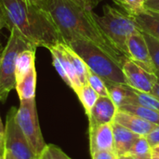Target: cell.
Segmentation results:
<instances>
[{
	"instance_id": "cell-37",
	"label": "cell",
	"mask_w": 159,
	"mask_h": 159,
	"mask_svg": "<svg viewBox=\"0 0 159 159\" xmlns=\"http://www.w3.org/2000/svg\"><path fill=\"white\" fill-rule=\"evenodd\" d=\"M4 135H5V126L3 125V122L0 117V136L4 138Z\"/></svg>"
},
{
	"instance_id": "cell-24",
	"label": "cell",
	"mask_w": 159,
	"mask_h": 159,
	"mask_svg": "<svg viewBox=\"0 0 159 159\" xmlns=\"http://www.w3.org/2000/svg\"><path fill=\"white\" fill-rule=\"evenodd\" d=\"M127 154L139 156V157H151L152 147L150 146L145 136H140Z\"/></svg>"
},
{
	"instance_id": "cell-42",
	"label": "cell",
	"mask_w": 159,
	"mask_h": 159,
	"mask_svg": "<svg viewBox=\"0 0 159 159\" xmlns=\"http://www.w3.org/2000/svg\"><path fill=\"white\" fill-rule=\"evenodd\" d=\"M3 156H4V148L0 147V159L3 157Z\"/></svg>"
},
{
	"instance_id": "cell-27",
	"label": "cell",
	"mask_w": 159,
	"mask_h": 159,
	"mask_svg": "<svg viewBox=\"0 0 159 159\" xmlns=\"http://www.w3.org/2000/svg\"><path fill=\"white\" fill-rule=\"evenodd\" d=\"M39 159H71L61 148L54 144H47Z\"/></svg>"
},
{
	"instance_id": "cell-4",
	"label": "cell",
	"mask_w": 159,
	"mask_h": 159,
	"mask_svg": "<svg viewBox=\"0 0 159 159\" xmlns=\"http://www.w3.org/2000/svg\"><path fill=\"white\" fill-rule=\"evenodd\" d=\"M102 16L95 13V19L116 48L128 59L126 42L133 34L141 31L134 18L110 5H105Z\"/></svg>"
},
{
	"instance_id": "cell-30",
	"label": "cell",
	"mask_w": 159,
	"mask_h": 159,
	"mask_svg": "<svg viewBox=\"0 0 159 159\" xmlns=\"http://www.w3.org/2000/svg\"><path fill=\"white\" fill-rule=\"evenodd\" d=\"M145 137L152 148L157 145H159V125H157L154 128V129Z\"/></svg>"
},
{
	"instance_id": "cell-6",
	"label": "cell",
	"mask_w": 159,
	"mask_h": 159,
	"mask_svg": "<svg viewBox=\"0 0 159 159\" xmlns=\"http://www.w3.org/2000/svg\"><path fill=\"white\" fill-rule=\"evenodd\" d=\"M16 120L34 154L39 157L47 143L39 125L35 98L20 101V107L16 112Z\"/></svg>"
},
{
	"instance_id": "cell-23",
	"label": "cell",
	"mask_w": 159,
	"mask_h": 159,
	"mask_svg": "<svg viewBox=\"0 0 159 159\" xmlns=\"http://www.w3.org/2000/svg\"><path fill=\"white\" fill-rule=\"evenodd\" d=\"M116 6L124 10L127 14L134 17L135 15L143 12L145 8L146 0H112Z\"/></svg>"
},
{
	"instance_id": "cell-11",
	"label": "cell",
	"mask_w": 159,
	"mask_h": 159,
	"mask_svg": "<svg viewBox=\"0 0 159 159\" xmlns=\"http://www.w3.org/2000/svg\"><path fill=\"white\" fill-rule=\"evenodd\" d=\"M113 122H116L127 128L130 131L140 136H146L157 126L156 124L150 123L139 117L138 116H135L131 113H128L122 110H117Z\"/></svg>"
},
{
	"instance_id": "cell-44",
	"label": "cell",
	"mask_w": 159,
	"mask_h": 159,
	"mask_svg": "<svg viewBox=\"0 0 159 159\" xmlns=\"http://www.w3.org/2000/svg\"><path fill=\"white\" fill-rule=\"evenodd\" d=\"M23 1H26V2H29V0H23ZM30 3V2H29Z\"/></svg>"
},
{
	"instance_id": "cell-9",
	"label": "cell",
	"mask_w": 159,
	"mask_h": 159,
	"mask_svg": "<svg viewBox=\"0 0 159 159\" xmlns=\"http://www.w3.org/2000/svg\"><path fill=\"white\" fill-rule=\"evenodd\" d=\"M128 59L133 61L146 71L156 74L157 68L153 62L149 47L142 31L131 34L126 42Z\"/></svg>"
},
{
	"instance_id": "cell-43",
	"label": "cell",
	"mask_w": 159,
	"mask_h": 159,
	"mask_svg": "<svg viewBox=\"0 0 159 159\" xmlns=\"http://www.w3.org/2000/svg\"><path fill=\"white\" fill-rule=\"evenodd\" d=\"M156 75H157V77L159 78V71H157V72H156Z\"/></svg>"
},
{
	"instance_id": "cell-12",
	"label": "cell",
	"mask_w": 159,
	"mask_h": 159,
	"mask_svg": "<svg viewBox=\"0 0 159 159\" xmlns=\"http://www.w3.org/2000/svg\"><path fill=\"white\" fill-rule=\"evenodd\" d=\"M117 110L110 97H99L89 116V124L112 123Z\"/></svg>"
},
{
	"instance_id": "cell-33",
	"label": "cell",
	"mask_w": 159,
	"mask_h": 159,
	"mask_svg": "<svg viewBox=\"0 0 159 159\" xmlns=\"http://www.w3.org/2000/svg\"><path fill=\"white\" fill-rule=\"evenodd\" d=\"M117 159H151V157H139V156H134L130 154H125V155L119 156Z\"/></svg>"
},
{
	"instance_id": "cell-19",
	"label": "cell",
	"mask_w": 159,
	"mask_h": 159,
	"mask_svg": "<svg viewBox=\"0 0 159 159\" xmlns=\"http://www.w3.org/2000/svg\"><path fill=\"white\" fill-rule=\"evenodd\" d=\"M64 48H65V52H66L69 60L71 61V62L76 72V75H77L81 84L82 85L87 84L88 76H89L90 70L89 69V67L87 66L85 61L82 60V58L75 50H73L67 44L64 45Z\"/></svg>"
},
{
	"instance_id": "cell-18",
	"label": "cell",
	"mask_w": 159,
	"mask_h": 159,
	"mask_svg": "<svg viewBox=\"0 0 159 159\" xmlns=\"http://www.w3.org/2000/svg\"><path fill=\"white\" fill-rule=\"evenodd\" d=\"M36 88V70L33 69L20 82L16 84V90L20 100H29L35 98Z\"/></svg>"
},
{
	"instance_id": "cell-26",
	"label": "cell",
	"mask_w": 159,
	"mask_h": 159,
	"mask_svg": "<svg viewBox=\"0 0 159 159\" xmlns=\"http://www.w3.org/2000/svg\"><path fill=\"white\" fill-rule=\"evenodd\" d=\"M142 32H143V34L146 39L147 45L149 47V50H150V54H151L153 62H154L157 70L159 71V40L143 31H142Z\"/></svg>"
},
{
	"instance_id": "cell-15",
	"label": "cell",
	"mask_w": 159,
	"mask_h": 159,
	"mask_svg": "<svg viewBox=\"0 0 159 159\" xmlns=\"http://www.w3.org/2000/svg\"><path fill=\"white\" fill-rule=\"evenodd\" d=\"M35 51L36 48H30L21 51L16 61L15 77L16 84L27 75L33 69L35 68Z\"/></svg>"
},
{
	"instance_id": "cell-16",
	"label": "cell",
	"mask_w": 159,
	"mask_h": 159,
	"mask_svg": "<svg viewBox=\"0 0 159 159\" xmlns=\"http://www.w3.org/2000/svg\"><path fill=\"white\" fill-rule=\"evenodd\" d=\"M126 104L140 105L159 112V101L151 93L143 92L132 89L127 85V100Z\"/></svg>"
},
{
	"instance_id": "cell-22",
	"label": "cell",
	"mask_w": 159,
	"mask_h": 159,
	"mask_svg": "<svg viewBox=\"0 0 159 159\" xmlns=\"http://www.w3.org/2000/svg\"><path fill=\"white\" fill-rule=\"evenodd\" d=\"M105 82V81H104ZM109 97L117 108L126 104L127 100V85L112 82H105Z\"/></svg>"
},
{
	"instance_id": "cell-7",
	"label": "cell",
	"mask_w": 159,
	"mask_h": 159,
	"mask_svg": "<svg viewBox=\"0 0 159 159\" xmlns=\"http://www.w3.org/2000/svg\"><path fill=\"white\" fill-rule=\"evenodd\" d=\"M16 112L17 109L15 107H11L7 115L4 135V150L17 159H39L34 154L17 123Z\"/></svg>"
},
{
	"instance_id": "cell-31",
	"label": "cell",
	"mask_w": 159,
	"mask_h": 159,
	"mask_svg": "<svg viewBox=\"0 0 159 159\" xmlns=\"http://www.w3.org/2000/svg\"><path fill=\"white\" fill-rule=\"evenodd\" d=\"M117 157L114 151H99L91 155L92 159H117Z\"/></svg>"
},
{
	"instance_id": "cell-13",
	"label": "cell",
	"mask_w": 159,
	"mask_h": 159,
	"mask_svg": "<svg viewBox=\"0 0 159 159\" xmlns=\"http://www.w3.org/2000/svg\"><path fill=\"white\" fill-rule=\"evenodd\" d=\"M112 129L114 134V152L117 157L127 154L140 135L116 122H112Z\"/></svg>"
},
{
	"instance_id": "cell-8",
	"label": "cell",
	"mask_w": 159,
	"mask_h": 159,
	"mask_svg": "<svg viewBox=\"0 0 159 159\" xmlns=\"http://www.w3.org/2000/svg\"><path fill=\"white\" fill-rule=\"evenodd\" d=\"M127 84L134 89L151 93L154 85L158 80L156 74L150 73L129 59H126L122 64Z\"/></svg>"
},
{
	"instance_id": "cell-5",
	"label": "cell",
	"mask_w": 159,
	"mask_h": 159,
	"mask_svg": "<svg viewBox=\"0 0 159 159\" xmlns=\"http://www.w3.org/2000/svg\"><path fill=\"white\" fill-rule=\"evenodd\" d=\"M35 48L18 31L10 30L7 45L0 53V101L5 102L9 92L16 88V61L24 49Z\"/></svg>"
},
{
	"instance_id": "cell-20",
	"label": "cell",
	"mask_w": 159,
	"mask_h": 159,
	"mask_svg": "<svg viewBox=\"0 0 159 159\" xmlns=\"http://www.w3.org/2000/svg\"><path fill=\"white\" fill-rule=\"evenodd\" d=\"M118 110H122L128 113H131L135 116H138L139 117L156 124L159 125V112L147 108V107H143V106H140V105H133V104H124L121 107L118 108Z\"/></svg>"
},
{
	"instance_id": "cell-40",
	"label": "cell",
	"mask_w": 159,
	"mask_h": 159,
	"mask_svg": "<svg viewBox=\"0 0 159 159\" xmlns=\"http://www.w3.org/2000/svg\"><path fill=\"white\" fill-rule=\"evenodd\" d=\"M151 159H159V155L158 154H156V153H153V152H152Z\"/></svg>"
},
{
	"instance_id": "cell-21",
	"label": "cell",
	"mask_w": 159,
	"mask_h": 159,
	"mask_svg": "<svg viewBox=\"0 0 159 159\" xmlns=\"http://www.w3.org/2000/svg\"><path fill=\"white\" fill-rule=\"evenodd\" d=\"M75 94L77 95L80 102L82 103V105L84 107L85 113L89 117L93 106L95 105V103L100 96L95 92V90L88 83L82 85V87L77 90V92Z\"/></svg>"
},
{
	"instance_id": "cell-36",
	"label": "cell",
	"mask_w": 159,
	"mask_h": 159,
	"mask_svg": "<svg viewBox=\"0 0 159 159\" xmlns=\"http://www.w3.org/2000/svg\"><path fill=\"white\" fill-rule=\"evenodd\" d=\"M7 27V23H6V20H5V18L4 16L2 15V13L0 12V33L2 31L3 28H6Z\"/></svg>"
},
{
	"instance_id": "cell-29",
	"label": "cell",
	"mask_w": 159,
	"mask_h": 159,
	"mask_svg": "<svg viewBox=\"0 0 159 159\" xmlns=\"http://www.w3.org/2000/svg\"><path fill=\"white\" fill-rule=\"evenodd\" d=\"M73 2L74 4L77 5L78 7L88 9V10H93V8L99 4L101 0H69Z\"/></svg>"
},
{
	"instance_id": "cell-38",
	"label": "cell",
	"mask_w": 159,
	"mask_h": 159,
	"mask_svg": "<svg viewBox=\"0 0 159 159\" xmlns=\"http://www.w3.org/2000/svg\"><path fill=\"white\" fill-rule=\"evenodd\" d=\"M4 159H17L15 158L12 155H10L8 152H7V151H5L4 150Z\"/></svg>"
},
{
	"instance_id": "cell-1",
	"label": "cell",
	"mask_w": 159,
	"mask_h": 159,
	"mask_svg": "<svg viewBox=\"0 0 159 159\" xmlns=\"http://www.w3.org/2000/svg\"><path fill=\"white\" fill-rule=\"evenodd\" d=\"M43 8L52 18L65 44L76 39L90 41L122 67L127 58L102 30L93 10L82 8L69 0H48Z\"/></svg>"
},
{
	"instance_id": "cell-14",
	"label": "cell",
	"mask_w": 159,
	"mask_h": 159,
	"mask_svg": "<svg viewBox=\"0 0 159 159\" xmlns=\"http://www.w3.org/2000/svg\"><path fill=\"white\" fill-rule=\"evenodd\" d=\"M64 45L65 43H60L52 48H49L48 50L50 51L52 56H55L60 62L61 63L69 80L71 83V89L76 93L77 90L82 87V84L76 75V72L71 62V61L69 60L66 52H65V48H64Z\"/></svg>"
},
{
	"instance_id": "cell-2",
	"label": "cell",
	"mask_w": 159,
	"mask_h": 159,
	"mask_svg": "<svg viewBox=\"0 0 159 159\" xmlns=\"http://www.w3.org/2000/svg\"><path fill=\"white\" fill-rule=\"evenodd\" d=\"M0 12L8 30L18 31L36 48L64 43L48 12L23 0H0Z\"/></svg>"
},
{
	"instance_id": "cell-34",
	"label": "cell",
	"mask_w": 159,
	"mask_h": 159,
	"mask_svg": "<svg viewBox=\"0 0 159 159\" xmlns=\"http://www.w3.org/2000/svg\"><path fill=\"white\" fill-rule=\"evenodd\" d=\"M151 94H152L154 97H156V98L159 101V78L158 80L156 82V84L154 85V88H153V89H152V91H151Z\"/></svg>"
},
{
	"instance_id": "cell-10",
	"label": "cell",
	"mask_w": 159,
	"mask_h": 159,
	"mask_svg": "<svg viewBox=\"0 0 159 159\" xmlns=\"http://www.w3.org/2000/svg\"><path fill=\"white\" fill-rule=\"evenodd\" d=\"M90 155L99 151H114V134L112 123L89 124Z\"/></svg>"
},
{
	"instance_id": "cell-28",
	"label": "cell",
	"mask_w": 159,
	"mask_h": 159,
	"mask_svg": "<svg viewBox=\"0 0 159 159\" xmlns=\"http://www.w3.org/2000/svg\"><path fill=\"white\" fill-rule=\"evenodd\" d=\"M51 56H52V55H51ZM52 64H53V66L55 67V69H56L57 73L59 74V75H60V76L61 77V79L64 81V83H65L68 87L71 88L70 80H69V78H68V76H67V75H66V73H65V71H64V69H63L61 63L60 62V61H59L55 56H52Z\"/></svg>"
},
{
	"instance_id": "cell-41",
	"label": "cell",
	"mask_w": 159,
	"mask_h": 159,
	"mask_svg": "<svg viewBox=\"0 0 159 159\" xmlns=\"http://www.w3.org/2000/svg\"><path fill=\"white\" fill-rule=\"evenodd\" d=\"M0 147L4 148V138L0 136Z\"/></svg>"
},
{
	"instance_id": "cell-25",
	"label": "cell",
	"mask_w": 159,
	"mask_h": 159,
	"mask_svg": "<svg viewBox=\"0 0 159 159\" xmlns=\"http://www.w3.org/2000/svg\"><path fill=\"white\" fill-rule=\"evenodd\" d=\"M88 84L95 90V92L100 97H109L108 89L104 80L91 71L89 72L88 76Z\"/></svg>"
},
{
	"instance_id": "cell-39",
	"label": "cell",
	"mask_w": 159,
	"mask_h": 159,
	"mask_svg": "<svg viewBox=\"0 0 159 159\" xmlns=\"http://www.w3.org/2000/svg\"><path fill=\"white\" fill-rule=\"evenodd\" d=\"M152 152L153 153H156V154H158L159 155V145H157L155 147L152 148Z\"/></svg>"
},
{
	"instance_id": "cell-35",
	"label": "cell",
	"mask_w": 159,
	"mask_h": 159,
	"mask_svg": "<svg viewBox=\"0 0 159 159\" xmlns=\"http://www.w3.org/2000/svg\"><path fill=\"white\" fill-rule=\"evenodd\" d=\"M48 1V0H29L30 3H32L34 5H36V6H39L41 7H44Z\"/></svg>"
},
{
	"instance_id": "cell-17",
	"label": "cell",
	"mask_w": 159,
	"mask_h": 159,
	"mask_svg": "<svg viewBox=\"0 0 159 159\" xmlns=\"http://www.w3.org/2000/svg\"><path fill=\"white\" fill-rule=\"evenodd\" d=\"M133 18L142 31L159 40V14L146 9Z\"/></svg>"
},
{
	"instance_id": "cell-45",
	"label": "cell",
	"mask_w": 159,
	"mask_h": 159,
	"mask_svg": "<svg viewBox=\"0 0 159 159\" xmlns=\"http://www.w3.org/2000/svg\"><path fill=\"white\" fill-rule=\"evenodd\" d=\"M1 159H4V156H3V157H2V158H1Z\"/></svg>"
},
{
	"instance_id": "cell-3",
	"label": "cell",
	"mask_w": 159,
	"mask_h": 159,
	"mask_svg": "<svg viewBox=\"0 0 159 159\" xmlns=\"http://www.w3.org/2000/svg\"><path fill=\"white\" fill-rule=\"evenodd\" d=\"M67 45L82 58L92 73L98 75L105 82L128 85L121 65L94 43L76 39Z\"/></svg>"
},
{
	"instance_id": "cell-32",
	"label": "cell",
	"mask_w": 159,
	"mask_h": 159,
	"mask_svg": "<svg viewBox=\"0 0 159 159\" xmlns=\"http://www.w3.org/2000/svg\"><path fill=\"white\" fill-rule=\"evenodd\" d=\"M145 8L159 14V0H146Z\"/></svg>"
}]
</instances>
